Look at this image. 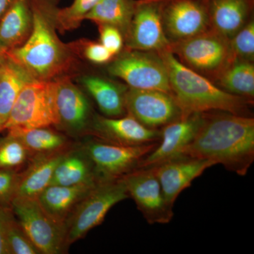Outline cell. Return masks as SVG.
<instances>
[{"instance_id": "6da1fadb", "label": "cell", "mask_w": 254, "mask_h": 254, "mask_svg": "<svg viewBox=\"0 0 254 254\" xmlns=\"http://www.w3.org/2000/svg\"><path fill=\"white\" fill-rule=\"evenodd\" d=\"M182 155L223 165L245 176L254 161V120L227 112L203 113L193 141Z\"/></svg>"}, {"instance_id": "7a4b0ae2", "label": "cell", "mask_w": 254, "mask_h": 254, "mask_svg": "<svg viewBox=\"0 0 254 254\" xmlns=\"http://www.w3.org/2000/svg\"><path fill=\"white\" fill-rule=\"evenodd\" d=\"M33 28L26 41L6 55L36 80L47 81L67 69L71 62L67 47L55 31L57 8L51 0H31Z\"/></svg>"}, {"instance_id": "3957f363", "label": "cell", "mask_w": 254, "mask_h": 254, "mask_svg": "<svg viewBox=\"0 0 254 254\" xmlns=\"http://www.w3.org/2000/svg\"><path fill=\"white\" fill-rule=\"evenodd\" d=\"M168 70L172 94L182 116L191 113L223 111L249 116L251 102L224 91L208 78L187 67L170 50L159 52Z\"/></svg>"}, {"instance_id": "277c9868", "label": "cell", "mask_w": 254, "mask_h": 254, "mask_svg": "<svg viewBox=\"0 0 254 254\" xmlns=\"http://www.w3.org/2000/svg\"><path fill=\"white\" fill-rule=\"evenodd\" d=\"M168 50L180 63L213 82L232 61L230 39L211 28L171 43Z\"/></svg>"}, {"instance_id": "5b68a950", "label": "cell", "mask_w": 254, "mask_h": 254, "mask_svg": "<svg viewBox=\"0 0 254 254\" xmlns=\"http://www.w3.org/2000/svg\"><path fill=\"white\" fill-rule=\"evenodd\" d=\"M56 81L28 83L15 101L2 130L59 126L56 101Z\"/></svg>"}, {"instance_id": "8992f818", "label": "cell", "mask_w": 254, "mask_h": 254, "mask_svg": "<svg viewBox=\"0 0 254 254\" xmlns=\"http://www.w3.org/2000/svg\"><path fill=\"white\" fill-rule=\"evenodd\" d=\"M129 197L122 179L98 184L76 205L65 222V244L86 236L92 229L104 221L110 209Z\"/></svg>"}, {"instance_id": "52a82bcc", "label": "cell", "mask_w": 254, "mask_h": 254, "mask_svg": "<svg viewBox=\"0 0 254 254\" xmlns=\"http://www.w3.org/2000/svg\"><path fill=\"white\" fill-rule=\"evenodd\" d=\"M108 71L130 88L172 93L168 70L157 52L127 50L112 60Z\"/></svg>"}, {"instance_id": "ba28073f", "label": "cell", "mask_w": 254, "mask_h": 254, "mask_svg": "<svg viewBox=\"0 0 254 254\" xmlns=\"http://www.w3.org/2000/svg\"><path fill=\"white\" fill-rule=\"evenodd\" d=\"M157 143L125 146L101 140L87 142L82 148L91 159L97 181H117L138 169L140 163Z\"/></svg>"}, {"instance_id": "9c48e42d", "label": "cell", "mask_w": 254, "mask_h": 254, "mask_svg": "<svg viewBox=\"0 0 254 254\" xmlns=\"http://www.w3.org/2000/svg\"><path fill=\"white\" fill-rule=\"evenodd\" d=\"M11 208L18 222L40 253L59 254L66 247L64 227L57 223L36 197H16Z\"/></svg>"}, {"instance_id": "30bf717a", "label": "cell", "mask_w": 254, "mask_h": 254, "mask_svg": "<svg viewBox=\"0 0 254 254\" xmlns=\"http://www.w3.org/2000/svg\"><path fill=\"white\" fill-rule=\"evenodd\" d=\"M128 194L148 224H168L174 217L154 168H138L121 178Z\"/></svg>"}, {"instance_id": "8fae6325", "label": "cell", "mask_w": 254, "mask_h": 254, "mask_svg": "<svg viewBox=\"0 0 254 254\" xmlns=\"http://www.w3.org/2000/svg\"><path fill=\"white\" fill-rule=\"evenodd\" d=\"M162 0H136L134 13L125 38L127 50L159 52L170 46L165 31Z\"/></svg>"}, {"instance_id": "7c38bea8", "label": "cell", "mask_w": 254, "mask_h": 254, "mask_svg": "<svg viewBox=\"0 0 254 254\" xmlns=\"http://www.w3.org/2000/svg\"><path fill=\"white\" fill-rule=\"evenodd\" d=\"M125 108L128 115L155 129L173 123L182 115L173 95L158 90L129 87L125 94Z\"/></svg>"}, {"instance_id": "4fadbf2b", "label": "cell", "mask_w": 254, "mask_h": 254, "mask_svg": "<svg viewBox=\"0 0 254 254\" xmlns=\"http://www.w3.org/2000/svg\"><path fill=\"white\" fill-rule=\"evenodd\" d=\"M162 18L170 44L210 28L207 2L203 0H162Z\"/></svg>"}, {"instance_id": "5bb4252c", "label": "cell", "mask_w": 254, "mask_h": 254, "mask_svg": "<svg viewBox=\"0 0 254 254\" xmlns=\"http://www.w3.org/2000/svg\"><path fill=\"white\" fill-rule=\"evenodd\" d=\"M203 120V113H191L163 127L160 143L142 160L138 168H153L182 155L194 138Z\"/></svg>"}, {"instance_id": "9a60e30c", "label": "cell", "mask_w": 254, "mask_h": 254, "mask_svg": "<svg viewBox=\"0 0 254 254\" xmlns=\"http://www.w3.org/2000/svg\"><path fill=\"white\" fill-rule=\"evenodd\" d=\"M90 128L101 141L125 146L157 143L160 138V130L148 128L129 115L121 118L95 115Z\"/></svg>"}, {"instance_id": "2e32d148", "label": "cell", "mask_w": 254, "mask_h": 254, "mask_svg": "<svg viewBox=\"0 0 254 254\" xmlns=\"http://www.w3.org/2000/svg\"><path fill=\"white\" fill-rule=\"evenodd\" d=\"M208 160L180 155L153 167L170 206L174 207L177 198L184 190L190 187L207 169L214 166Z\"/></svg>"}, {"instance_id": "e0dca14e", "label": "cell", "mask_w": 254, "mask_h": 254, "mask_svg": "<svg viewBox=\"0 0 254 254\" xmlns=\"http://www.w3.org/2000/svg\"><path fill=\"white\" fill-rule=\"evenodd\" d=\"M56 101L60 125L73 134L90 127L91 107L86 95L67 77L56 81Z\"/></svg>"}, {"instance_id": "ac0fdd59", "label": "cell", "mask_w": 254, "mask_h": 254, "mask_svg": "<svg viewBox=\"0 0 254 254\" xmlns=\"http://www.w3.org/2000/svg\"><path fill=\"white\" fill-rule=\"evenodd\" d=\"M210 28L231 39L253 18L254 0H208Z\"/></svg>"}, {"instance_id": "d6986e66", "label": "cell", "mask_w": 254, "mask_h": 254, "mask_svg": "<svg viewBox=\"0 0 254 254\" xmlns=\"http://www.w3.org/2000/svg\"><path fill=\"white\" fill-rule=\"evenodd\" d=\"M98 185H50L36 198L47 213L57 223L64 227L65 222L76 205Z\"/></svg>"}, {"instance_id": "ffe728a7", "label": "cell", "mask_w": 254, "mask_h": 254, "mask_svg": "<svg viewBox=\"0 0 254 254\" xmlns=\"http://www.w3.org/2000/svg\"><path fill=\"white\" fill-rule=\"evenodd\" d=\"M33 28L31 0H16L0 19V53L22 46Z\"/></svg>"}, {"instance_id": "44dd1931", "label": "cell", "mask_w": 254, "mask_h": 254, "mask_svg": "<svg viewBox=\"0 0 254 254\" xmlns=\"http://www.w3.org/2000/svg\"><path fill=\"white\" fill-rule=\"evenodd\" d=\"M66 150L34 155L29 166L18 175L16 197L35 198L50 186L57 165Z\"/></svg>"}, {"instance_id": "7402d4cb", "label": "cell", "mask_w": 254, "mask_h": 254, "mask_svg": "<svg viewBox=\"0 0 254 254\" xmlns=\"http://www.w3.org/2000/svg\"><path fill=\"white\" fill-rule=\"evenodd\" d=\"M99 184L91 159L83 148L66 151L57 165L50 185L74 186Z\"/></svg>"}, {"instance_id": "603a6c76", "label": "cell", "mask_w": 254, "mask_h": 254, "mask_svg": "<svg viewBox=\"0 0 254 254\" xmlns=\"http://www.w3.org/2000/svg\"><path fill=\"white\" fill-rule=\"evenodd\" d=\"M80 81L105 116L118 118L126 113L125 94L128 88L97 76H84Z\"/></svg>"}, {"instance_id": "cb8c5ba5", "label": "cell", "mask_w": 254, "mask_h": 254, "mask_svg": "<svg viewBox=\"0 0 254 254\" xmlns=\"http://www.w3.org/2000/svg\"><path fill=\"white\" fill-rule=\"evenodd\" d=\"M35 78L22 66L5 54L0 72V121L6 123L18 95Z\"/></svg>"}, {"instance_id": "d4e9b609", "label": "cell", "mask_w": 254, "mask_h": 254, "mask_svg": "<svg viewBox=\"0 0 254 254\" xmlns=\"http://www.w3.org/2000/svg\"><path fill=\"white\" fill-rule=\"evenodd\" d=\"M219 87L252 103L254 98V64L253 62L233 60L218 75Z\"/></svg>"}, {"instance_id": "484cf974", "label": "cell", "mask_w": 254, "mask_h": 254, "mask_svg": "<svg viewBox=\"0 0 254 254\" xmlns=\"http://www.w3.org/2000/svg\"><path fill=\"white\" fill-rule=\"evenodd\" d=\"M136 0H100L85 16L98 25H110L118 28L126 37L136 7Z\"/></svg>"}, {"instance_id": "4316f807", "label": "cell", "mask_w": 254, "mask_h": 254, "mask_svg": "<svg viewBox=\"0 0 254 254\" xmlns=\"http://www.w3.org/2000/svg\"><path fill=\"white\" fill-rule=\"evenodd\" d=\"M8 133L17 137L27 148L30 154L54 153L64 150L66 139L63 135L48 127L32 128H14Z\"/></svg>"}, {"instance_id": "83f0119b", "label": "cell", "mask_w": 254, "mask_h": 254, "mask_svg": "<svg viewBox=\"0 0 254 254\" xmlns=\"http://www.w3.org/2000/svg\"><path fill=\"white\" fill-rule=\"evenodd\" d=\"M5 232L10 254H39L18 222L11 206L3 207Z\"/></svg>"}, {"instance_id": "f1b7e54d", "label": "cell", "mask_w": 254, "mask_h": 254, "mask_svg": "<svg viewBox=\"0 0 254 254\" xmlns=\"http://www.w3.org/2000/svg\"><path fill=\"white\" fill-rule=\"evenodd\" d=\"M100 0H73L72 4L64 9L57 8L55 25L60 29L68 31L79 26L86 16Z\"/></svg>"}, {"instance_id": "f546056e", "label": "cell", "mask_w": 254, "mask_h": 254, "mask_svg": "<svg viewBox=\"0 0 254 254\" xmlns=\"http://www.w3.org/2000/svg\"><path fill=\"white\" fill-rule=\"evenodd\" d=\"M29 152L17 137L8 133L0 141V169L13 170L26 163Z\"/></svg>"}, {"instance_id": "4dcf8cb0", "label": "cell", "mask_w": 254, "mask_h": 254, "mask_svg": "<svg viewBox=\"0 0 254 254\" xmlns=\"http://www.w3.org/2000/svg\"><path fill=\"white\" fill-rule=\"evenodd\" d=\"M230 46L232 60H241L254 62V18L232 37L230 40Z\"/></svg>"}, {"instance_id": "1f68e13d", "label": "cell", "mask_w": 254, "mask_h": 254, "mask_svg": "<svg viewBox=\"0 0 254 254\" xmlns=\"http://www.w3.org/2000/svg\"><path fill=\"white\" fill-rule=\"evenodd\" d=\"M100 43L114 57L120 54L124 46V36L118 28L110 25H98Z\"/></svg>"}, {"instance_id": "d6a6232c", "label": "cell", "mask_w": 254, "mask_h": 254, "mask_svg": "<svg viewBox=\"0 0 254 254\" xmlns=\"http://www.w3.org/2000/svg\"><path fill=\"white\" fill-rule=\"evenodd\" d=\"M18 174L13 170L0 169V205L11 206L16 194Z\"/></svg>"}, {"instance_id": "836d02e7", "label": "cell", "mask_w": 254, "mask_h": 254, "mask_svg": "<svg viewBox=\"0 0 254 254\" xmlns=\"http://www.w3.org/2000/svg\"><path fill=\"white\" fill-rule=\"evenodd\" d=\"M81 49L83 56L92 63L103 64L109 63L113 60V55L98 42H83Z\"/></svg>"}, {"instance_id": "e575fe53", "label": "cell", "mask_w": 254, "mask_h": 254, "mask_svg": "<svg viewBox=\"0 0 254 254\" xmlns=\"http://www.w3.org/2000/svg\"><path fill=\"white\" fill-rule=\"evenodd\" d=\"M3 207L4 205H0V254H10L5 232Z\"/></svg>"}, {"instance_id": "d590c367", "label": "cell", "mask_w": 254, "mask_h": 254, "mask_svg": "<svg viewBox=\"0 0 254 254\" xmlns=\"http://www.w3.org/2000/svg\"><path fill=\"white\" fill-rule=\"evenodd\" d=\"M16 1V0H0V19Z\"/></svg>"}, {"instance_id": "8d00e7d4", "label": "cell", "mask_w": 254, "mask_h": 254, "mask_svg": "<svg viewBox=\"0 0 254 254\" xmlns=\"http://www.w3.org/2000/svg\"><path fill=\"white\" fill-rule=\"evenodd\" d=\"M5 58V54L1 55L0 57V72H1V67H2L3 63H4V60Z\"/></svg>"}, {"instance_id": "74e56055", "label": "cell", "mask_w": 254, "mask_h": 254, "mask_svg": "<svg viewBox=\"0 0 254 254\" xmlns=\"http://www.w3.org/2000/svg\"><path fill=\"white\" fill-rule=\"evenodd\" d=\"M3 125H4V124L1 123V121H0V131H2V127Z\"/></svg>"}, {"instance_id": "f35d334b", "label": "cell", "mask_w": 254, "mask_h": 254, "mask_svg": "<svg viewBox=\"0 0 254 254\" xmlns=\"http://www.w3.org/2000/svg\"><path fill=\"white\" fill-rule=\"evenodd\" d=\"M4 55V54H2V53H0V57H1V55Z\"/></svg>"}, {"instance_id": "ab89813d", "label": "cell", "mask_w": 254, "mask_h": 254, "mask_svg": "<svg viewBox=\"0 0 254 254\" xmlns=\"http://www.w3.org/2000/svg\"><path fill=\"white\" fill-rule=\"evenodd\" d=\"M203 1H205V2H207V1H208V0H203Z\"/></svg>"}]
</instances>
